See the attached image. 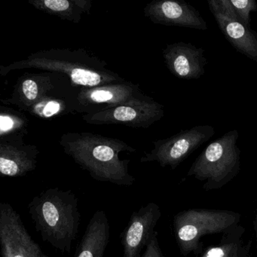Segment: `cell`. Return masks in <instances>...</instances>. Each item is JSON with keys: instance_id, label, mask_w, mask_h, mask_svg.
<instances>
[{"instance_id": "cell-7", "label": "cell", "mask_w": 257, "mask_h": 257, "mask_svg": "<svg viewBox=\"0 0 257 257\" xmlns=\"http://www.w3.org/2000/svg\"><path fill=\"white\" fill-rule=\"evenodd\" d=\"M166 60L171 72L180 79H198L205 73L207 58L202 48L189 43H177L167 49Z\"/></svg>"}, {"instance_id": "cell-11", "label": "cell", "mask_w": 257, "mask_h": 257, "mask_svg": "<svg viewBox=\"0 0 257 257\" xmlns=\"http://www.w3.org/2000/svg\"><path fill=\"white\" fill-rule=\"evenodd\" d=\"M244 231L241 225H236L224 233L219 245L209 247L201 257H234L243 244Z\"/></svg>"}, {"instance_id": "cell-13", "label": "cell", "mask_w": 257, "mask_h": 257, "mask_svg": "<svg viewBox=\"0 0 257 257\" xmlns=\"http://www.w3.org/2000/svg\"><path fill=\"white\" fill-rule=\"evenodd\" d=\"M71 79L77 85L94 86L101 82L100 75L89 70L75 69L71 72Z\"/></svg>"}, {"instance_id": "cell-9", "label": "cell", "mask_w": 257, "mask_h": 257, "mask_svg": "<svg viewBox=\"0 0 257 257\" xmlns=\"http://www.w3.org/2000/svg\"><path fill=\"white\" fill-rule=\"evenodd\" d=\"M218 27L228 43L239 53L257 63V33L246 28L238 21L228 19L210 9Z\"/></svg>"}, {"instance_id": "cell-2", "label": "cell", "mask_w": 257, "mask_h": 257, "mask_svg": "<svg viewBox=\"0 0 257 257\" xmlns=\"http://www.w3.org/2000/svg\"><path fill=\"white\" fill-rule=\"evenodd\" d=\"M239 133L231 130L210 143L195 159L187 177L203 182L206 191L222 189L240 172Z\"/></svg>"}, {"instance_id": "cell-10", "label": "cell", "mask_w": 257, "mask_h": 257, "mask_svg": "<svg viewBox=\"0 0 257 257\" xmlns=\"http://www.w3.org/2000/svg\"><path fill=\"white\" fill-rule=\"evenodd\" d=\"M158 7L161 21L168 25L198 31L208 29L207 22L198 10L187 3L168 0L161 3Z\"/></svg>"}, {"instance_id": "cell-22", "label": "cell", "mask_w": 257, "mask_h": 257, "mask_svg": "<svg viewBox=\"0 0 257 257\" xmlns=\"http://www.w3.org/2000/svg\"><path fill=\"white\" fill-rule=\"evenodd\" d=\"M254 228H255V237H256V247H257V207L255 211V219H254Z\"/></svg>"}, {"instance_id": "cell-15", "label": "cell", "mask_w": 257, "mask_h": 257, "mask_svg": "<svg viewBox=\"0 0 257 257\" xmlns=\"http://www.w3.org/2000/svg\"><path fill=\"white\" fill-rule=\"evenodd\" d=\"M113 116L118 121H131L135 119L137 116V112L133 108L121 106L114 111Z\"/></svg>"}, {"instance_id": "cell-21", "label": "cell", "mask_w": 257, "mask_h": 257, "mask_svg": "<svg viewBox=\"0 0 257 257\" xmlns=\"http://www.w3.org/2000/svg\"><path fill=\"white\" fill-rule=\"evenodd\" d=\"M4 124H6V125H7V128H6V130H8V129H10V127L13 126V122L10 118H8V117H7V118H6V120H4V116H2L1 117V125Z\"/></svg>"}, {"instance_id": "cell-17", "label": "cell", "mask_w": 257, "mask_h": 257, "mask_svg": "<svg viewBox=\"0 0 257 257\" xmlns=\"http://www.w3.org/2000/svg\"><path fill=\"white\" fill-rule=\"evenodd\" d=\"M44 4L48 9L56 12L64 11L70 7V3L67 0H46Z\"/></svg>"}, {"instance_id": "cell-6", "label": "cell", "mask_w": 257, "mask_h": 257, "mask_svg": "<svg viewBox=\"0 0 257 257\" xmlns=\"http://www.w3.org/2000/svg\"><path fill=\"white\" fill-rule=\"evenodd\" d=\"M214 135V127L210 125L195 126L182 131L161 144L152 159L159 161L162 166H170L175 169Z\"/></svg>"}, {"instance_id": "cell-4", "label": "cell", "mask_w": 257, "mask_h": 257, "mask_svg": "<svg viewBox=\"0 0 257 257\" xmlns=\"http://www.w3.org/2000/svg\"><path fill=\"white\" fill-rule=\"evenodd\" d=\"M0 252L2 257H50L33 239L20 214L7 202L0 203Z\"/></svg>"}, {"instance_id": "cell-3", "label": "cell", "mask_w": 257, "mask_h": 257, "mask_svg": "<svg viewBox=\"0 0 257 257\" xmlns=\"http://www.w3.org/2000/svg\"><path fill=\"white\" fill-rule=\"evenodd\" d=\"M240 214L226 210L191 208L174 216V235L183 256L198 254L202 249L200 240L207 234H224L239 225Z\"/></svg>"}, {"instance_id": "cell-14", "label": "cell", "mask_w": 257, "mask_h": 257, "mask_svg": "<svg viewBox=\"0 0 257 257\" xmlns=\"http://www.w3.org/2000/svg\"><path fill=\"white\" fill-rule=\"evenodd\" d=\"M141 257H165L159 244L157 231L153 233Z\"/></svg>"}, {"instance_id": "cell-20", "label": "cell", "mask_w": 257, "mask_h": 257, "mask_svg": "<svg viewBox=\"0 0 257 257\" xmlns=\"http://www.w3.org/2000/svg\"><path fill=\"white\" fill-rule=\"evenodd\" d=\"M251 243H252V240H249L247 243H243L238 252L235 254L234 257H251Z\"/></svg>"}, {"instance_id": "cell-16", "label": "cell", "mask_w": 257, "mask_h": 257, "mask_svg": "<svg viewBox=\"0 0 257 257\" xmlns=\"http://www.w3.org/2000/svg\"><path fill=\"white\" fill-rule=\"evenodd\" d=\"M23 91L28 100H35L38 94L37 83L31 79H28L24 82Z\"/></svg>"}, {"instance_id": "cell-1", "label": "cell", "mask_w": 257, "mask_h": 257, "mask_svg": "<svg viewBox=\"0 0 257 257\" xmlns=\"http://www.w3.org/2000/svg\"><path fill=\"white\" fill-rule=\"evenodd\" d=\"M28 210L43 241L61 252H71L81 220L76 194L50 188L36 195L28 204Z\"/></svg>"}, {"instance_id": "cell-18", "label": "cell", "mask_w": 257, "mask_h": 257, "mask_svg": "<svg viewBox=\"0 0 257 257\" xmlns=\"http://www.w3.org/2000/svg\"><path fill=\"white\" fill-rule=\"evenodd\" d=\"M113 97L112 93L107 91H96L91 94V98L95 102H105Z\"/></svg>"}, {"instance_id": "cell-8", "label": "cell", "mask_w": 257, "mask_h": 257, "mask_svg": "<svg viewBox=\"0 0 257 257\" xmlns=\"http://www.w3.org/2000/svg\"><path fill=\"white\" fill-rule=\"evenodd\" d=\"M109 238V219L104 210H97L88 222L74 257H104Z\"/></svg>"}, {"instance_id": "cell-12", "label": "cell", "mask_w": 257, "mask_h": 257, "mask_svg": "<svg viewBox=\"0 0 257 257\" xmlns=\"http://www.w3.org/2000/svg\"><path fill=\"white\" fill-rule=\"evenodd\" d=\"M238 17L239 22L250 29V13L257 12V3L255 0H231Z\"/></svg>"}, {"instance_id": "cell-19", "label": "cell", "mask_w": 257, "mask_h": 257, "mask_svg": "<svg viewBox=\"0 0 257 257\" xmlns=\"http://www.w3.org/2000/svg\"><path fill=\"white\" fill-rule=\"evenodd\" d=\"M61 108V105L57 102H49V103L46 104L45 106L44 109H43V115L46 117L52 116V115H55L58 111L60 110Z\"/></svg>"}, {"instance_id": "cell-5", "label": "cell", "mask_w": 257, "mask_h": 257, "mask_svg": "<svg viewBox=\"0 0 257 257\" xmlns=\"http://www.w3.org/2000/svg\"><path fill=\"white\" fill-rule=\"evenodd\" d=\"M161 216L160 207L155 202L148 203L132 213L120 236L122 257H141Z\"/></svg>"}]
</instances>
